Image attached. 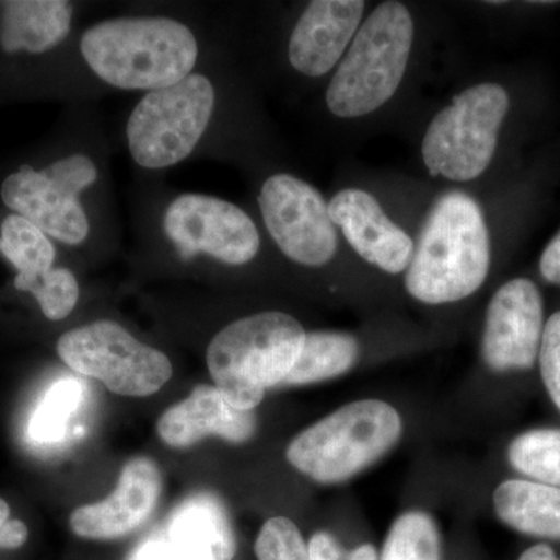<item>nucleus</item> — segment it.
<instances>
[{
    "mask_svg": "<svg viewBox=\"0 0 560 560\" xmlns=\"http://www.w3.org/2000/svg\"><path fill=\"white\" fill-rule=\"evenodd\" d=\"M489 267V232L480 206L464 191H447L427 215L405 287L423 304H451L480 289Z\"/></svg>",
    "mask_w": 560,
    "mask_h": 560,
    "instance_id": "f257e3e1",
    "label": "nucleus"
},
{
    "mask_svg": "<svg viewBox=\"0 0 560 560\" xmlns=\"http://www.w3.org/2000/svg\"><path fill=\"white\" fill-rule=\"evenodd\" d=\"M80 49L98 79L127 91L172 86L189 77L198 60L194 32L172 18L98 22L83 33Z\"/></svg>",
    "mask_w": 560,
    "mask_h": 560,
    "instance_id": "f03ea898",
    "label": "nucleus"
},
{
    "mask_svg": "<svg viewBox=\"0 0 560 560\" xmlns=\"http://www.w3.org/2000/svg\"><path fill=\"white\" fill-rule=\"evenodd\" d=\"M305 330L282 312H261L234 320L213 337L208 368L217 388L232 407L254 411L272 386L293 370Z\"/></svg>",
    "mask_w": 560,
    "mask_h": 560,
    "instance_id": "7ed1b4c3",
    "label": "nucleus"
},
{
    "mask_svg": "<svg viewBox=\"0 0 560 560\" xmlns=\"http://www.w3.org/2000/svg\"><path fill=\"white\" fill-rule=\"evenodd\" d=\"M415 24L407 7L385 2L363 22L335 72L326 102L342 119L368 116L399 90L412 47Z\"/></svg>",
    "mask_w": 560,
    "mask_h": 560,
    "instance_id": "20e7f679",
    "label": "nucleus"
},
{
    "mask_svg": "<svg viewBox=\"0 0 560 560\" xmlns=\"http://www.w3.org/2000/svg\"><path fill=\"white\" fill-rule=\"evenodd\" d=\"M404 423L383 400L352 401L298 434L287 460L320 485L350 480L377 463L399 442Z\"/></svg>",
    "mask_w": 560,
    "mask_h": 560,
    "instance_id": "39448f33",
    "label": "nucleus"
},
{
    "mask_svg": "<svg viewBox=\"0 0 560 560\" xmlns=\"http://www.w3.org/2000/svg\"><path fill=\"white\" fill-rule=\"evenodd\" d=\"M510 97L497 83L460 92L431 120L422 140V158L431 176L466 183L492 162Z\"/></svg>",
    "mask_w": 560,
    "mask_h": 560,
    "instance_id": "423d86ee",
    "label": "nucleus"
},
{
    "mask_svg": "<svg viewBox=\"0 0 560 560\" xmlns=\"http://www.w3.org/2000/svg\"><path fill=\"white\" fill-rule=\"evenodd\" d=\"M215 106L212 81L201 73L150 91L132 109L127 139L136 164L167 168L186 160L208 130Z\"/></svg>",
    "mask_w": 560,
    "mask_h": 560,
    "instance_id": "0eeeda50",
    "label": "nucleus"
},
{
    "mask_svg": "<svg viewBox=\"0 0 560 560\" xmlns=\"http://www.w3.org/2000/svg\"><path fill=\"white\" fill-rule=\"evenodd\" d=\"M58 355L79 374L97 378L119 396L147 397L171 381V360L114 320H95L62 335Z\"/></svg>",
    "mask_w": 560,
    "mask_h": 560,
    "instance_id": "6e6552de",
    "label": "nucleus"
},
{
    "mask_svg": "<svg viewBox=\"0 0 560 560\" xmlns=\"http://www.w3.org/2000/svg\"><path fill=\"white\" fill-rule=\"evenodd\" d=\"M97 176V167L84 154L62 158L40 172L24 165L3 180L2 200L44 234L80 245L90 235V220L79 197Z\"/></svg>",
    "mask_w": 560,
    "mask_h": 560,
    "instance_id": "1a4fd4ad",
    "label": "nucleus"
},
{
    "mask_svg": "<svg viewBox=\"0 0 560 560\" xmlns=\"http://www.w3.org/2000/svg\"><path fill=\"white\" fill-rule=\"evenodd\" d=\"M259 206L272 241L289 259L305 267H323L334 259L337 226L329 205L311 184L279 173L265 180Z\"/></svg>",
    "mask_w": 560,
    "mask_h": 560,
    "instance_id": "9d476101",
    "label": "nucleus"
},
{
    "mask_svg": "<svg viewBox=\"0 0 560 560\" xmlns=\"http://www.w3.org/2000/svg\"><path fill=\"white\" fill-rule=\"evenodd\" d=\"M165 235L180 259L208 254L228 265H245L257 256L260 235L245 210L221 198L184 194L164 213Z\"/></svg>",
    "mask_w": 560,
    "mask_h": 560,
    "instance_id": "9b49d317",
    "label": "nucleus"
},
{
    "mask_svg": "<svg viewBox=\"0 0 560 560\" xmlns=\"http://www.w3.org/2000/svg\"><path fill=\"white\" fill-rule=\"evenodd\" d=\"M544 327V301L536 283L510 280L489 302L482 359L497 372L530 370L539 359Z\"/></svg>",
    "mask_w": 560,
    "mask_h": 560,
    "instance_id": "f8f14e48",
    "label": "nucleus"
},
{
    "mask_svg": "<svg viewBox=\"0 0 560 560\" xmlns=\"http://www.w3.org/2000/svg\"><path fill=\"white\" fill-rule=\"evenodd\" d=\"M162 480L156 464L132 458L120 471L108 499L84 504L70 515V529L81 539L114 540L135 533L147 522L160 500Z\"/></svg>",
    "mask_w": 560,
    "mask_h": 560,
    "instance_id": "ddd939ff",
    "label": "nucleus"
},
{
    "mask_svg": "<svg viewBox=\"0 0 560 560\" xmlns=\"http://www.w3.org/2000/svg\"><path fill=\"white\" fill-rule=\"evenodd\" d=\"M329 213L335 226L364 260L389 275L407 270L415 243L389 220L371 194L360 189L338 191L329 202Z\"/></svg>",
    "mask_w": 560,
    "mask_h": 560,
    "instance_id": "4468645a",
    "label": "nucleus"
},
{
    "mask_svg": "<svg viewBox=\"0 0 560 560\" xmlns=\"http://www.w3.org/2000/svg\"><path fill=\"white\" fill-rule=\"evenodd\" d=\"M366 3L315 0L291 33L289 60L305 77H323L337 66L359 32Z\"/></svg>",
    "mask_w": 560,
    "mask_h": 560,
    "instance_id": "2eb2a0df",
    "label": "nucleus"
},
{
    "mask_svg": "<svg viewBox=\"0 0 560 560\" xmlns=\"http://www.w3.org/2000/svg\"><path fill=\"white\" fill-rule=\"evenodd\" d=\"M254 411H242L224 399L217 386H197L186 400L173 405L158 420V434L175 448L190 447L208 436L242 444L256 433Z\"/></svg>",
    "mask_w": 560,
    "mask_h": 560,
    "instance_id": "dca6fc26",
    "label": "nucleus"
},
{
    "mask_svg": "<svg viewBox=\"0 0 560 560\" xmlns=\"http://www.w3.org/2000/svg\"><path fill=\"white\" fill-rule=\"evenodd\" d=\"M167 536L183 560H232L237 551L228 512L210 493L184 500L173 511Z\"/></svg>",
    "mask_w": 560,
    "mask_h": 560,
    "instance_id": "f3484780",
    "label": "nucleus"
},
{
    "mask_svg": "<svg viewBox=\"0 0 560 560\" xmlns=\"http://www.w3.org/2000/svg\"><path fill=\"white\" fill-rule=\"evenodd\" d=\"M0 46L9 54H44L60 46L72 25L73 7L65 0L3 2Z\"/></svg>",
    "mask_w": 560,
    "mask_h": 560,
    "instance_id": "a211bd4d",
    "label": "nucleus"
},
{
    "mask_svg": "<svg viewBox=\"0 0 560 560\" xmlns=\"http://www.w3.org/2000/svg\"><path fill=\"white\" fill-rule=\"evenodd\" d=\"M493 508L504 525L541 539L560 540V488L545 482L508 480L493 492Z\"/></svg>",
    "mask_w": 560,
    "mask_h": 560,
    "instance_id": "6ab92c4d",
    "label": "nucleus"
},
{
    "mask_svg": "<svg viewBox=\"0 0 560 560\" xmlns=\"http://www.w3.org/2000/svg\"><path fill=\"white\" fill-rule=\"evenodd\" d=\"M360 355L359 341L341 331H312L305 335L300 357L282 385H312L340 377L352 370Z\"/></svg>",
    "mask_w": 560,
    "mask_h": 560,
    "instance_id": "aec40b11",
    "label": "nucleus"
},
{
    "mask_svg": "<svg viewBox=\"0 0 560 560\" xmlns=\"http://www.w3.org/2000/svg\"><path fill=\"white\" fill-rule=\"evenodd\" d=\"M0 253L16 268L14 287L21 291L54 268L55 248L47 235L16 213L0 226Z\"/></svg>",
    "mask_w": 560,
    "mask_h": 560,
    "instance_id": "412c9836",
    "label": "nucleus"
},
{
    "mask_svg": "<svg viewBox=\"0 0 560 560\" xmlns=\"http://www.w3.org/2000/svg\"><path fill=\"white\" fill-rule=\"evenodd\" d=\"M378 560H441V536L431 515L401 514L390 526Z\"/></svg>",
    "mask_w": 560,
    "mask_h": 560,
    "instance_id": "4be33fe9",
    "label": "nucleus"
},
{
    "mask_svg": "<svg viewBox=\"0 0 560 560\" xmlns=\"http://www.w3.org/2000/svg\"><path fill=\"white\" fill-rule=\"evenodd\" d=\"M83 385L66 377L47 389L28 422V434L38 444L60 442L68 431L69 420L83 401Z\"/></svg>",
    "mask_w": 560,
    "mask_h": 560,
    "instance_id": "5701e85b",
    "label": "nucleus"
},
{
    "mask_svg": "<svg viewBox=\"0 0 560 560\" xmlns=\"http://www.w3.org/2000/svg\"><path fill=\"white\" fill-rule=\"evenodd\" d=\"M510 463L530 480L560 488V430H530L511 442Z\"/></svg>",
    "mask_w": 560,
    "mask_h": 560,
    "instance_id": "b1692460",
    "label": "nucleus"
},
{
    "mask_svg": "<svg viewBox=\"0 0 560 560\" xmlns=\"http://www.w3.org/2000/svg\"><path fill=\"white\" fill-rule=\"evenodd\" d=\"M38 301L44 316L51 320L68 318L80 298V287L72 271L51 268L25 289Z\"/></svg>",
    "mask_w": 560,
    "mask_h": 560,
    "instance_id": "393cba45",
    "label": "nucleus"
},
{
    "mask_svg": "<svg viewBox=\"0 0 560 560\" xmlns=\"http://www.w3.org/2000/svg\"><path fill=\"white\" fill-rule=\"evenodd\" d=\"M257 560H311L308 545L290 518L272 517L265 522L256 539Z\"/></svg>",
    "mask_w": 560,
    "mask_h": 560,
    "instance_id": "a878e982",
    "label": "nucleus"
},
{
    "mask_svg": "<svg viewBox=\"0 0 560 560\" xmlns=\"http://www.w3.org/2000/svg\"><path fill=\"white\" fill-rule=\"evenodd\" d=\"M539 361L545 388L560 410V312L555 313L545 324Z\"/></svg>",
    "mask_w": 560,
    "mask_h": 560,
    "instance_id": "bb28decb",
    "label": "nucleus"
},
{
    "mask_svg": "<svg viewBox=\"0 0 560 560\" xmlns=\"http://www.w3.org/2000/svg\"><path fill=\"white\" fill-rule=\"evenodd\" d=\"M307 545L311 560H378L377 550L371 544L345 550L340 541L326 530L313 534Z\"/></svg>",
    "mask_w": 560,
    "mask_h": 560,
    "instance_id": "cd10ccee",
    "label": "nucleus"
},
{
    "mask_svg": "<svg viewBox=\"0 0 560 560\" xmlns=\"http://www.w3.org/2000/svg\"><path fill=\"white\" fill-rule=\"evenodd\" d=\"M10 506L0 499V550H18L28 539V528L24 522L10 518Z\"/></svg>",
    "mask_w": 560,
    "mask_h": 560,
    "instance_id": "c85d7f7f",
    "label": "nucleus"
},
{
    "mask_svg": "<svg viewBox=\"0 0 560 560\" xmlns=\"http://www.w3.org/2000/svg\"><path fill=\"white\" fill-rule=\"evenodd\" d=\"M128 560H183L168 540L151 539L142 541Z\"/></svg>",
    "mask_w": 560,
    "mask_h": 560,
    "instance_id": "c756f323",
    "label": "nucleus"
},
{
    "mask_svg": "<svg viewBox=\"0 0 560 560\" xmlns=\"http://www.w3.org/2000/svg\"><path fill=\"white\" fill-rule=\"evenodd\" d=\"M540 272L545 280L560 285V232L541 254Z\"/></svg>",
    "mask_w": 560,
    "mask_h": 560,
    "instance_id": "7c9ffc66",
    "label": "nucleus"
},
{
    "mask_svg": "<svg viewBox=\"0 0 560 560\" xmlns=\"http://www.w3.org/2000/svg\"><path fill=\"white\" fill-rule=\"evenodd\" d=\"M518 560H560V558L551 547L540 544L528 548Z\"/></svg>",
    "mask_w": 560,
    "mask_h": 560,
    "instance_id": "2f4dec72",
    "label": "nucleus"
}]
</instances>
